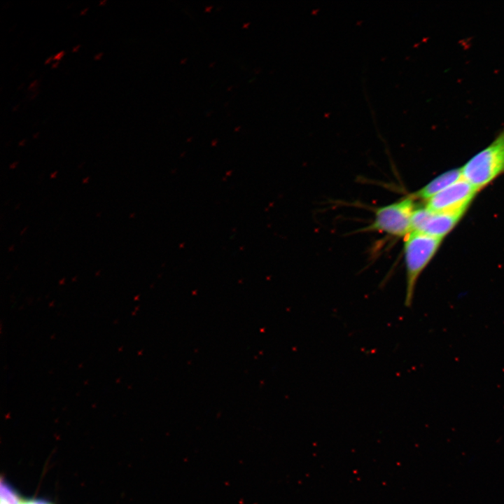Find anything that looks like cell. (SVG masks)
I'll use <instances>...</instances> for the list:
<instances>
[{
    "label": "cell",
    "instance_id": "cell-1",
    "mask_svg": "<svg viewBox=\"0 0 504 504\" xmlns=\"http://www.w3.org/2000/svg\"><path fill=\"white\" fill-rule=\"evenodd\" d=\"M442 239L417 231H412L404 238L405 307H411L417 281L436 253Z\"/></svg>",
    "mask_w": 504,
    "mask_h": 504
},
{
    "label": "cell",
    "instance_id": "cell-2",
    "mask_svg": "<svg viewBox=\"0 0 504 504\" xmlns=\"http://www.w3.org/2000/svg\"><path fill=\"white\" fill-rule=\"evenodd\" d=\"M461 169L463 178L478 190L504 174V130Z\"/></svg>",
    "mask_w": 504,
    "mask_h": 504
},
{
    "label": "cell",
    "instance_id": "cell-3",
    "mask_svg": "<svg viewBox=\"0 0 504 504\" xmlns=\"http://www.w3.org/2000/svg\"><path fill=\"white\" fill-rule=\"evenodd\" d=\"M416 207L411 195L379 206L374 210V219L366 230L405 238L412 231V216Z\"/></svg>",
    "mask_w": 504,
    "mask_h": 504
},
{
    "label": "cell",
    "instance_id": "cell-4",
    "mask_svg": "<svg viewBox=\"0 0 504 504\" xmlns=\"http://www.w3.org/2000/svg\"><path fill=\"white\" fill-rule=\"evenodd\" d=\"M478 190L463 177L426 201L433 211L463 214Z\"/></svg>",
    "mask_w": 504,
    "mask_h": 504
},
{
    "label": "cell",
    "instance_id": "cell-5",
    "mask_svg": "<svg viewBox=\"0 0 504 504\" xmlns=\"http://www.w3.org/2000/svg\"><path fill=\"white\" fill-rule=\"evenodd\" d=\"M463 215L435 212L426 206L416 207L412 216V231L442 239L455 227Z\"/></svg>",
    "mask_w": 504,
    "mask_h": 504
},
{
    "label": "cell",
    "instance_id": "cell-6",
    "mask_svg": "<svg viewBox=\"0 0 504 504\" xmlns=\"http://www.w3.org/2000/svg\"><path fill=\"white\" fill-rule=\"evenodd\" d=\"M461 169H455L441 174L411 195L414 200L427 201L462 178Z\"/></svg>",
    "mask_w": 504,
    "mask_h": 504
},
{
    "label": "cell",
    "instance_id": "cell-7",
    "mask_svg": "<svg viewBox=\"0 0 504 504\" xmlns=\"http://www.w3.org/2000/svg\"><path fill=\"white\" fill-rule=\"evenodd\" d=\"M1 504H22L24 498L4 477L1 478Z\"/></svg>",
    "mask_w": 504,
    "mask_h": 504
},
{
    "label": "cell",
    "instance_id": "cell-8",
    "mask_svg": "<svg viewBox=\"0 0 504 504\" xmlns=\"http://www.w3.org/2000/svg\"><path fill=\"white\" fill-rule=\"evenodd\" d=\"M22 504H55L49 500L42 498H24Z\"/></svg>",
    "mask_w": 504,
    "mask_h": 504
},
{
    "label": "cell",
    "instance_id": "cell-9",
    "mask_svg": "<svg viewBox=\"0 0 504 504\" xmlns=\"http://www.w3.org/2000/svg\"><path fill=\"white\" fill-rule=\"evenodd\" d=\"M64 53V51H61V52H58L57 55H55L53 57V59H59L63 56Z\"/></svg>",
    "mask_w": 504,
    "mask_h": 504
},
{
    "label": "cell",
    "instance_id": "cell-10",
    "mask_svg": "<svg viewBox=\"0 0 504 504\" xmlns=\"http://www.w3.org/2000/svg\"><path fill=\"white\" fill-rule=\"evenodd\" d=\"M102 53L100 52V53H99V54H97V55H95L94 59H100V58L102 57Z\"/></svg>",
    "mask_w": 504,
    "mask_h": 504
},
{
    "label": "cell",
    "instance_id": "cell-11",
    "mask_svg": "<svg viewBox=\"0 0 504 504\" xmlns=\"http://www.w3.org/2000/svg\"><path fill=\"white\" fill-rule=\"evenodd\" d=\"M87 10H88V8H85V9L83 10L80 12V15L85 14Z\"/></svg>",
    "mask_w": 504,
    "mask_h": 504
},
{
    "label": "cell",
    "instance_id": "cell-12",
    "mask_svg": "<svg viewBox=\"0 0 504 504\" xmlns=\"http://www.w3.org/2000/svg\"><path fill=\"white\" fill-rule=\"evenodd\" d=\"M57 64H58V62H55L52 66V68H55L57 66Z\"/></svg>",
    "mask_w": 504,
    "mask_h": 504
},
{
    "label": "cell",
    "instance_id": "cell-13",
    "mask_svg": "<svg viewBox=\"0 0 504 504\" xmlns=\"http://www.w3.org/2000/svg\"><path fill=\"white\" fill-rule=\"evenodd\" d=\"M51 60H52V57H49V58L46 61L45 63L47 64V63L50 62V61H51Z\"/></svg>",
    "mask_w": 504,
    "mask_h": 504
},
{
    "label": "cell",
    "instance_id": "cell-14",
    "mask_svg": "<svg viewBox=\"0 0 504 504\" xmlns=\"http://www.w3.org/2000/svg\"><path fill=\"white\" fill-rule=\"evenodd\" d=\"M105 2H106V0H104V1H100V2H99V4H100V5H102V4H104Z\"/></svg>",
    "mask_w": 504,
    "mask_h": 504
},
{
    "label": "cell",
    "instance_id": "cell-15",
    "mask_svg": "<svg viewBox=\"0 0 504 504\" xmlns=\"http://www.w3.org/2000/svg\"><path fill=\"white\" fill-rule=\"evenodd\" d=\"M79 48V46H77L73 49V51H76Z\"/></svg>",
    "mask_w": 504,
    "mask_h": 504
}]
</instances>
